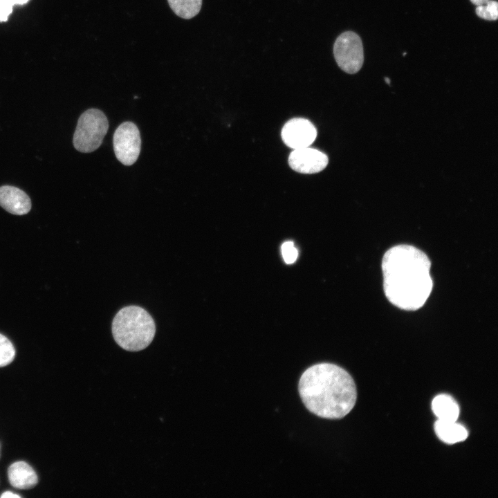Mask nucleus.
Instances as JSON below:
<instances>
[{
	"label": "nucleus",
	"instance_id": "nucleus-11",
	"mask_svg": "<svg viewBox=\"0 0 498 498\" xmlns=\"http://www.w3.org/2000/svg\"><path fill=\"white\" fill-rule=\"evenodd\" d=\"M434 430L438 437L448 444L463 441L468 435L465 427L456 421L437 420L434 424Z\"/></svg>",
	"mask_w": 498,
	"mask_h": 498
},
{
	"label": "nucleus",
	"instance_id": "nucleus-22",
	"mask_svg": "<svg viewBox=\"0 0 498 498\" xmlns=\"http://www.w3.org/2000/svg\"><path fill=\"white\" fill-rule=\"evenodd\" d=\"M385 80L386 83L389 84V83H390L389 79L388 77H385Z\"/></svg>",
	"mask_w": 498,
	"mask_h": 498
},
{
	"label": "nucleus",
	"instance_id": "nucleus-18",
	"mask_svg": "<svg viewBox=\"0 0 498 498\" xmlns=\"http://www.w3.org/2000/svg\"><path fill=\"white\" fill-rule=\"evenodd\" d=\"M476 13L479 17L482 19L486 20H492L486 5L478 6L476 8Z\"/></svg>",
	"mask_w": 498,
	"mask_h": 498
},
{
	"label": "nucleus",
	"instance_id": "nucleus-1",
	"mask_svg": "<svg viewBox=\"0 0 498 498\" xmlns=\"http://www.w3.org/2000/svg\"><path fill=\"white\" fill-rule=\"evenodd\" d=\"M431 263L421 250L409 245L389 249L382 261L384 292L399 308L414 311L422 307L433 287Z\"/></svg>",
	"mask_w": 498,
	"mask_h": 498
},
{
	"label": "nucleus",
	"instance_id": "nucleus-4",
	"mask_svg": "<svg viewBox=\"0 0 498 498\" xmlns=\"http://www.w3.org/2000/svg\"><path fill=\"white\" fill-rule=\"evenodd\" d=\"M109 129L105 114L97 109H89L80 116L73 134L75 149L82 153L96 150L102 144Z\"/></svg>",
	"mask_w": 498,
	"mask_h": 498
},
{
	"label": "nucleus",
	"instance_id": "nucleus-8",
	"mask_svg": "<svg viewBox=\"0 0 498 498\" xmlns=\"http://www.w3.org/2000/svg\"><path fill=\"white\" fill-rule=\"evenodd\" d=\"M329 163L323 152L309 147L293 149L288 157L290 167L302 174H315L326 168Z\"/></svg>",
	"mask_w": 498,
	"mask_h": 498
},
{
	"label": "nucleus",
	"instance_id": "nucleus-19",
	"mask_svg": "<svg viewBox=\"0 0 498 498\" xmlns=\"http://www.w3.org/2000/svg\"><path fill=\"white\" fill-rule=\"evenodd\" d=\"M1 497L7 498V497H20L19 495L17 494H14L11 492H5L1 495Z\"/></svg>",
	"mask_w": 498,
	"mask_h": 498
},
{
	"label": "nucleus",
	"instance_id": "nucleus-17",
	"mask_svg": "<svg viewBox=\"0 0 498 498\" xmlns=\"http://www.w3.org/2000/svg\"><path fill=\"white\" fill-rule=\"evenodd\" d=\"M492 20H496L498 17V3L496 1L489 0L486 4Z\"/></svg>",
	"mask_w": 498,
	"mask_h": 498
},
{
	"label": "nucleus",
	"instance_id": "nucleus-7",
	"mask_svg": "<svg viewBox=\"0 0 498 498\" xmlns=\"http://www.w3.org/2000/svg\"><path fill=\"white\" fill-rule=\"evenodd\" d=\"M316 136L315 126L309 120L302 118L288 120L282 130L284 142L293 149L309 147Z\"/></svg>",
	"mask_w": 498,
	"mask_h": 498
},
{
	"label": "nucleus",
	"instance_id": "nucleus-21",
	"mask_svg": "<svg viewBox=\"0 0 498 498\" xmlns=\"http://www.w3.org/2000/svg\"><path fill=\"white\" fill-rule=\"evenodd\" d=\"M29 0H10L12 4L15 5H24L26 4Z\"/></svg>",
	"mask_w": 498,
	"mask_h": 498
},
{
	"label": "nucleus",
	"instance_id": "nucleus-12",
	"mask_svg": "<svg viewBox=\"0 0 498 498\" xmlns=\"http://www.w3.org/2000/svg\"><path fill=\"white\" fill-rule=\"evenodd\" d=\"M432 409L438 420L456 421L459 407L454 399L448 394L436 396L432 400Z\"/></svg>",
	"mask_w": 498,
	"mask_h": 498
},
{
	"label": "nucleus",
	"instance_id": "nucleus-10",
	"mask_svg": "<svg viewBox=\"0 0 498 498\" xmlns=\"http://www.w3.org/2000/svg\"><path fill=\"white\" fill-rule=\"evenodd\" d=\"M8 474L10 484L19 489L31 488L38 481L35 470L24 461L12 463L8 468Z\"/></svg>",
	"mask_w": 498,
	"mask_h": 498
},
{
	"label": "nucleus",
	"instance_id": "nucleus-15",
	"mask_svg": "<svg viewBox=\"0 0 498 498\" xmlns=\"http://www.w3.org/2000/svg\"><path fill=\"white\" fill-rule=\"evenodd\" d=\"M282 254L284 261L290 264L294 263L297 257L298 252L293 241H286L282 246Z\"/></svg>",
	"mask_w": 498,
	"mask_h": 498
},
{
	"label": "nucleus",
	"instance_id": "nucleus-20",
	"mask_svg": "<svg viewBox=\"0 0 498 498\" xmlns=\"http://www.w3.org/2000/svg\"><path fill=\"white\" fill-rule=\"evenodd\" d=\"M489 0H470V1L476 6H484Z\"/></svg>",
	"mask_w": 498,
	"mask_h": 498
},
{
	"label": "nucleus",
	"instance_id": "nucleus-16",
	"mask_svg": "<svg viewBox=\"0 0 498 498\" xmlns=\"http://www.w3.org/2000/svg\"><path fill=\"white\" fill-rule=\"evenodd\" d=\"M14 5L10 0H0V22L7 21Z\"/></svg>",
	"mask_w": 498,
	"mask_h": 498
},
{
	"label": "nucleus",
	"instance_id": "nucleus-3",
	"mask_svg": "<svg viewBox=\"0 0 498 498\" xmlns=\"http://www.w3.org/2000/svg\"><path fill=\"white\" fill-rule=\"evenodd\" d=\"M156 333L154 319L143 308L128 306L121 308L112 322V334L116 343L129 351L147 347Z\"/></svg>",
	"mask_w": 498,
	"mask_h": 498
},
{
	"label": "nucleus",
	"instance_id": "nucleus-14",
	"mask_svg": "<svg viewBox=\"0 0 498 498\" xmlns=\"http://www.w3.org/2000/svg\"><path fill=\"white\" fill-rule=\"evenodd\" d=\"M15 349L12 343L0 333V367L10 364L15 358Z\"/></svg>",
	"mask_w": 498,
	"mask_h": 498
},
{
	"label": "nucleus",
	"instance_id": "nucleus-13",
	"mask_svg": "<svg viewBox=\"0 0 498 498\" xmlns=\"http://www.w3.org/2000/svg\"><path fill=\"white\" fill-rule=\"evenodd\" d=\"M174 13L178 17L189 19L195 17L200 11L202 0H167Z\"/></svg>",
	"mask_w": 498,
	"mask_h": 498
},
{
	"label": "nucleus",
	"instance_id": "nucleus-6",
	"mask_svg": "<svg viewBox=\"0 0 498 498\" xmlns=\"http://www.w3.org/2000/svg\"><path fill=\"white\" fill-rule=\"evenodd\" d=\"M113 143L116 156L123 165L129 166L137 160L141 139L134 123L128 121L120 124L113 134Z\"/></svg>",
	"mask_w": 498,
	"mask_h": 498
},
{
	"label": "nucleus",
	"instance_id": "nucleus-2",
	"mask_svg": "<svg viewBox=\"0 0 498 498\" xmlns=\"http://www.w3.org/2000/svg\"><path fill=\"white\" fill-rule=\"evenodd\" d=\"M298 390L307 409L324 418H343L353 408L357 399L352 377L331 363L317 364L304 371Z\"/></svg>",
	"mask_w": 498,
	"mask_h": 498
},
{
	"label": "nucleus",
	"instance_id": "nucleus-9",
	"mask_svg": "<svg viewBox=\"0 0 498 498\" xmlns=\"http://www.w3.org/2000/svg\"><path fill=\"white\" fill-rule=\"evenodd\" d=\"M0 206L7 212L15 215H24L31 209V201L22 190L12 186L0 187Z\"/></svg>",
	"mask_w": 498,
	"mask_h": 498
},
{
	"label": "nucleus",
	"instance_id": "nucleus-5",
	"mask_svg": "<svg viewBox=\"0 0 498 498\" xmlns=\"http://www.w3.org/2000/svg\"><path fill=\"white\" fill-rule=\"evenodd\" d=\"M333 54L336 63L343 71L349 74L356 73L364 62L360 37L352 31L342 33L334 43Z\"/></svg>",
	"mask_w": 498,
	"mask_h": 498
}]
</instances>
